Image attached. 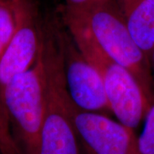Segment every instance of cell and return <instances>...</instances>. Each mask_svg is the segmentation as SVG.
Returning a JSON list of instances; mask_svg holds the SVG:
<instances>
[{"label":"cell","instance_id":"1","mask_svg":"<svg viewBox=\"0 0 154 154\" xmlns=\"http://www.w3.org/2000/svg\"><path fill=\"white\" fill-rule=\"evenodd\" d=\"M42 53L45 96L39 154H81L74 121L75 104L67 88L63 58L54 32V18H45Z\"/></svg>","mask_w":154,"mask_h":154},{"label":"cell","instance_id":"2","mask_svg":"<svg viewBox=\"0 0 154 154\" xmlns=\"http://www.w3.org/2000/svg\"><path fill=\"white\" fill-rule=\"evenodd\" d=\"M62 20L82 28L113 60L133 75L145 98L154 103L150 60L140 49L128 30L116 0L82 11L62 8Z\"/></svg>","mask_w":154,"mask_h":154},{"label":"cell","instance_id":"3","mask_svg":"<svg viewBox=\"0 0 154 154\" xmlns=\"http://www.w3.org/2000/svg\"><path fill=\"white\" fill-rule=\"evenodd\" d=\"M63 23L82 53L99 71L111 112L121 123L133 129L136 128L152 105L135 78L107 55L82 28L73 22Z\"/></svg>","mask_w":154,"mask_h":154},{"label":"cell","instance_id":"4","mask_svg":"<svg viewBox=\"0 0 154 154\" xmlns=\"http://www.w3.org/2000/svg\"><path fill=\"white\" fill-rule=\"evenodd\" d=\"M45 96V72L41 44L34 65L15 77L2 93L12 134L22 154H39Z\"/></svg>","mask_w":154,"mask_h":154},{"label":"cell","instance_id":"5","mask_svg":"<svg viewBox=\"0 0 154 154\" xmlns=\"http://www.w3.org/2000/svg\"><path fill=\"white\" fill-rule=\"evenodd\" d=\"M54 32L63 58L69 93L74 103L90 112L111 111L99 71L85 57L64 23L54 19Z\"/></svg>","mask_w":154,"mask_h":154},{"label":"cell","instance_id":"6","mask_svg":"<svg viewBox=\"0 0 154 154\" xmlns=\"http://www.w3.org/2000/svg\"><path fill=\"white\" fill-rule=\"evenodd\" d=\"M45 18L35 0H19L16 33L0 57V94L7 84L29 70L38 59L44 34Z\"/></svg>","mask_w":154,"mask_h":154},{"label":"cell","instance_id":"7","mask_svg":"<svg viewBox=\"0 0 154 154\" xmlns=\"http://www.w3.org/2000/svg\"><path fill=\"white\" fill-rule=\"evenodd\" d=\"M74 121L85 154H139L138 138L134 129L120 122L83 110L76 105Z\"/></svg>","mask_w":154,"mask_h":154},{"label":"cell","instance_id":"8","mask_svg":"<svg viewBox=\"0 0 154 154\" xmlns=\"http://www.w3.org/2000/svg\"><path fill=\"white\" fill-rule=\"evenodd\" d=\"M128 30L151 61L154 49V4L150 0H116Z\"/></svg>","mask_w":154,"mask_h":154},{"label":"cell","instance_id":"9","mask_svg":"<svg viewBox=\"0 0 154 154\" xmlns=\"http://www.w3.org/2000/svg\"><path fill=\"white\" fill-rule=\"evenodd\" d=\"M19 22V0H0V57L14 37Z\"/></svg>","mask_w":154,"mask_h":154},{"label":"cell","instance_id":"10","mask_svg":"<svg viewBox=\"0 0 154 154\" xmlns=\"http://www.w3.org/2000/svg\"><path fill=\"white\" fill-rule=\"evenodd\" d=\"M0 153L22 154L11 131V123L0 94Z\"/></svg>","mask_w":154,"mask_h":154},{"label":"cell","instance_id":"11","mask_svg":"<svg viewBox=\"0 0 154 154\" xmlns=\"http://www.w3.org/2000/svg\"><path fill=\"white\" fill-rule=\"evenodd\" d=\"M138 153L154 154V103L146 114L143 132L138 138Z\"/></svg>","mask_w":154,"mask_h":154},{"label":"cell","instance_id":"12","mask_svg":"<svg viewBox=\"0 0 154 154\" xmlns=\"http://www.w3.org/2000/svg\"><path fill=\"white\" fill-rule=\"evenodd\" d=\"M110 0H64V5L63 7L67 10L82 11L100 5Z\"/></svg>","mask_w":154,"mask_h":154},{"label":"cell","instance_id":"13","mask_svg":"<svg viewBox=\"0 0 154 154\" xmlns=\"http://www.w3.org/2000/svg\"><path fill=\"white\" fill-rule=\"evenodd\" d=\"M152 60V63H153L154 64V49H153V51H152V58H151Z\"/></svg>","mask_w":154,"mask_h":154},{"label":"cell","instance_id":"14","mask_svg":"<svg viewBox=\"0 0 154 154\" xmlns=\"http://www.w3.org/2000/svg\"><path fill=\"white\" fill-rule=\"evenodd\" d=\"M150 1H151V2H152V3L154 4V0H150Z\"/></svg>","mask_w":154,"mask_h":154},{"label":"cell","instance_id":"15","mask_svg":"<svg viewBox=\"0 0 154 154\" xmlns=\"http://www.w3.org/2000/svg\"><path fill=\"white\" fill-rule=\"evenodd\" d=\"M0 154H1V153H0Z\"/></svg>","mask_w":154,"mask_h":154}]
</instances>
